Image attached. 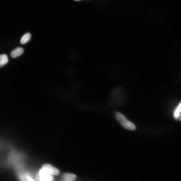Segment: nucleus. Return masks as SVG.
I'll return each instance as SVG.
<instances>
[{
  "instance_id": "obj_7",
  "label": "nucleus",
  "mask_w": 181,
  "mask_h": 181,
  "mask_svg": "<svg viewBox=\"0 0 181 181\" xmlns=\"http://www.w3.org/2000/svg\"><path fill=\"white\" fill-rule=\"evenodd\" d=\"M181 112V106L180 104L176 108L175 112L174 113V117L176 119H178L180 115V113Z\"/></svg>"
},
{
  "instance_id": "obj_3",
  "label": "nucleus",
  "mask_w": 181,
  "mask_h": 181,
  "mask_svg": "<svg viewBox=\"0 0 181 181\" xmlns=\"http://www.w3.org/2000/svg\"><path fill=\"white\" fill-rule=\"evenodd\" d=\"M24 50L21 47H18L12 51L11 53V57L13 58H16L19 57L24 52Z\"/></svg>"
},
{
  "instance_id": "obj_9",
  "label": "nucleus",
  "mask_w": 181,
  "mask_h": 181,
  "mask_svg": "<svg viewBox=\"0 0 181 181\" xmlns=\"http://www.w3.org/2000/svg\"><path fill=\"white\" fill-rule=\"evenodd\" d=\"M74 1H81V0H74Z\"/></svg>"
},
{
  "instance_id": "obj_5",
  "label": "nucleus",
  "mask_w": 181,
  "mask_h": 181,
  "mask_svg": "<svg viewBox=\"0 0 181 181\" xmlns=\"http://www.w3.org/2000/svg\"><path fill=\"white\" fill-rule=\"evenodd\" d=\"M8 61V59L7 55L6 54L0 55V68L7 64Z\"/></svg>"
},
{
  "instance_id": "obj_4",
  "label": "nucleus",
  "mask_w": 181,
  "mask_h": 181,
  "mask_svg": "<svg viewBox=\"0 0 181 181\" xmlns=\"http://www.w3.org/2000/svg\"><path fill=\"white\" fill-rule=\"evenodd\" d=\"M62 178L67 181H74L76 179V176L73 174L66 173L62 175Z\"/></svg>"
},
{
  "instance_id": "obj_11",
  "label": "nucleus",
  "mask_w": 181,
  "mask_h": 181,
  "mask_svg": "<svg viewBox=\"0 0 181 181\" xmlns=\"http://www.w3.org/2000/svg\"></svg>"
},
{
  "instance_id": "obj_2",
  "label": "nucleus",
  "mask_w": 181,
  "mask_h": 181,
  "mask_svg": "<svg viewBox=\"0 0 181 181\" xmlns=\"http://www.w3.org/2000/svg\"><path fill=\"white\" fill-rule=\"evenodd\" d=\"M42 168L45 170L51 175L57 176L60 173L58 169L49 164H44Z\"/></svg>"
},
{
  "instance_id": "obj_10",
  "label": "nucleus",
  "mask_w": 181,
  "mask_h": 181,
  "mask_svg": "<svg viewBox=\"0 0 181 181\" xmlns=\"http://www.w3.org/2000/svg\"><path fill=\"white\" fill-rule=\"evenodd\" d=\"M67 181L64 180V181Z\"/></svg>"
},
{
  "instance_id": "obj_8",
  "label": "nucleus",
  "mask_w": 181,
  "mask_h": 181,
  "mask_svg": "<svg viewBox=\"0 0 181 181\" xmlns=\"http://www.w3.org/2000/svg\"><path fill=\"white\" fill-rule=\"evenodd\" d=\"M25 180L26 181H35L30 177L29 175H27L25 177Z\"/></svg>"
},
{
  "instance_id": "obj_1",
  "label": "nucleus",
  "mask_w": 181,
  "mask_h": 181,
  "mask_svg": "<svg viewBox=\"0 0 181 181\" xmlns=\"http://www.w3.org/2000/svg\"><path fill=\"white\" fill-rule=\"evenodd\" d=\"M115 115L116 119L124 129L130 131H134L136 129L135 125L127 119L125 116L122 113L117 112L115 113Z\"/></svg>"
},
{
  "instance_id": "obj_6",
  "label": "nucleus",
  "mask_w": 181,
  "mask_h": 181,
  "mask_svg": "<svg viewBox=\"0 0 181 181\" xmlns=\"http://www.w3.org/2000/svg\"><path fill=\"white\" fill-rule=\"evenodd\" d=\"M31 38V35L29 33H27L23 36L20 42L22 45H24L28 42Z\"/></svg>"
}]
</instances>
